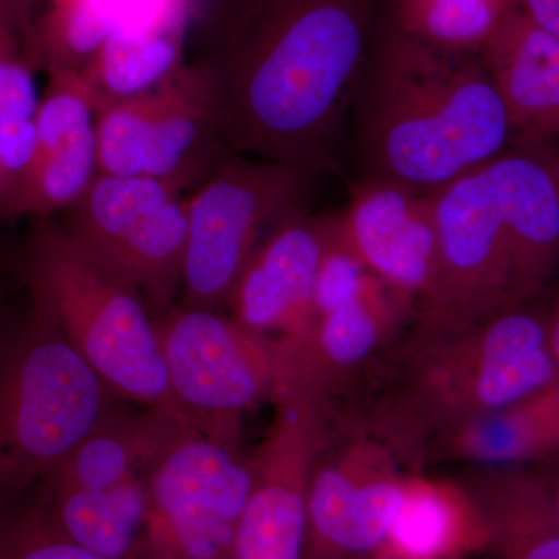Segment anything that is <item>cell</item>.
I'll use <instances>...</instances> for the list:
<instances>
[{"label": "cell", "mask_w": 559, "mask_h": 559, "mask_svg": "<svg viewBox=\"0 0 559 559\" xmlns=\"http://www.w3.org/2000/svg\"><path fill=\"white\" fill-rule=\"evenodd\" d=\"M381 0H212L198 62L224 146L320 175L334 162Z\"/></svg>", "instance_id": "1"}, {"label": "cell", "mask_w": 559, "mask_h": 559, "mask_svg": "<svg viewBox=\"0 0 559 559\" xmlns=\"http://www.w3.org/2000/svg\"><path fill=\"white\" fill-rule=\"evenodd\" d=\"M352 114L366 178L421 193L479 170L520 139L481 53L426 46L380 11Z\"/></svg>", "instance_id": "2"}, {"label": "cell", "mask_w": 559, "mask_h": 559, "mask_svg": "<svg viewBox=\"0 0 559 559\" xmlns=\"http://www.w3.org/2000/svg\"><path fill=\"white\" fill-rule=\"evenodd\" d=\"M430 194L439 272L423 312L433 330L463 333L538 300L543 219L516 179L484 165Z\"/></svg>", "instance_id": "3"}, {"label": "cell", "mask_w": 559, "mask_h": 559, "mask_svg": "<svg viewBox=\"0 0 559 559\" xmlns=\"http://www.w3.org/2000/svg\"><path fill=\"white\" fill-rule=\"evenodd\" d=\"M14 271L27 296L49 312L112 395L179 411L148 305L84 252L64 227L36 221Z\"/></svg>", "instance_id": "4"}, {"label": "cell", "mask_w": 559, "mask_h": 559, "mask_svg": "<svg viewBox=\"0 0 559 559\" xmlns=\"http://www.w3.org/2000/svg\"><path fill=\"white\" fill-rule=\"evenodd\" d=\"M110 395L28 297L0 326V502L39 485L112 409Z\"/></svg>", "instance_id": "5"}, {"label": "cell", "mask_w": 559, "mask_h": 559, "mask_svg": "<svg viewBox=\"0 0 559 559\" xmlns=\"http://www.w3.org/2000/svg\"><path fill=\"white\" fill-rule=\"evenodd\" d=\"M314 173L226 153L186 198L182 282L187 307L229 301L246 263L267 235L308 212Z\"/></svg>", "instance_id": "6"}, {"label": "cell", "mask_w": 559, "mask_h": 559, "mask_svg": "<svg viewBox=\"0 0 559 559\" xmlns=\"http://www.w3.org/2000/svg\"><path fill=\"white\" fill-rule=\"evenodd\" d=\"M252 485V465L216 430L187 419L151 471L132 559H230Z\"/></svg>", "instance_id": "7"}, {"label": "cell", "mask_w": 559, "mask_h": 559, "mask_svg": "<svg viewBox=\"0 0 559 559\" xmlns=\"http://www.w3.org/2000/svg\"><path fill=\"white\" fill-rule=\"evenodd\" d=\"M66 230L110 274L148 305L154 318L170 311L182 282L186 198L162 180L97 173L68 210Z\"/></svg>", "instance_id": "8"}, {"label": "cell", "mask_w": 559, "mask_h": 559, "mask_svg": "<svg viewBox=\"0 0 559 559\" xmlns=\"http://www.w3.org/2000/svg\"><path fill=\"white\" fill-rule=\"evenodd\" d=\"M176 407L194 425L246 411L266 390L270 371L255 334L213 310L186 307L156 320Z\"/></svg>", "instance_id": "9"}, {"label": "cell", "mask_w": 559, "mask_h": 559, "mask_svg": "<svg viewBox=\"0 0 559 559\" xmlns=\"http://www.w3.org/2000/svg\"><path fill=\"white\" fill-rule=\"evenodd\" d=\"M340 216L342 237L367 270L401 296L425 304L439 272L432 194L364 178Z\"/></svg>", "instance_id": "10"}, {"label": "cell", "mask_w": 559, "mask_h": 559, "mask_svg": "<svg viewBox=\"0 0 559 559\" xmlns=\"http://www.w3.org/2000/svg\"><path fill=\"white\" fill-rule=\"evenodd\" d=\"M340 234V213L304 212L267 235L231 289L235 322L255 336L304 325L320 264Z\"/></svg>", "instance_id": "11"}, {"label": "cell", "mask_w": 559, "mask_h": 559, "mask_svg": "<svg viewBox=\"0 0 559 559\" xmlns=\"http://www.w3.org/2000/svg\"><path fill=\"white\" fill-rule=\"evenodd\" d=\"M226 150L215 91L200 62H187L145 92L142 176L182 193L194 189Z\"/></svg>", "instance_id": "12"}, {"label": "cell", "mask_w": 559, "mask_h": 559, "mask_svg": "<svg viewBox=\"0 0 559 559\" xmlns=\"http://www.w3.org/2000/svg\"><path fill=\"white\" fill-rule=\"evenodd\" d=\"M474 356L466 369L473 411L502 415L559 380L549 307L525 301L473 326Z\"/></svg>", "instance_id": "13"}, {"label": "cell", "mask_w": 559, "mask_h": 559, "mask_svg": "<svg viewBox=\"0 0 559 559\" xmlns=\"http://www.w3.org/2000/svg\"><path fill=\"white\" fill-rule=\"evenodd\" d=\"M286 415L260 465L231 544L230 559H308V433Z\"/></svg>", "instance_id": "14"}, {"label": "cell", "mask_w": 559, "mask_h": 559, "mask_svg": "<svg viewBox=\"0 0 559 559\" xmlns=\"http://www.w3.org/2000/svg\"><path fill=\"white\" fill-rule=\"evenodd\" d=\"M194 0H128L90 68L84 70L102 102L156 87L186 62Z\"/></svg>", "instance_id": "15"}, {"label": "cell", "mask_w": 559, "mask_h": 559, "mask_svg": "<svg viewBox=\"0 0 559 559\" xmlns=\"http://www.w3.org/2000/svg\"><path fill=\"white\" fill-rule=\"evenodd\" d=\"M481 58L520 139L559 140V39L513 7Z\"/></svg>", "instance_id": "16"}, {"label": "cell", "mask_w": 559, "mask_h": 559, "mask_svg": "<svg viewBox=\"0 0 559 559\" xmlns=\"http://www.w3.org/2000/svg\"><path fill=\"white\" fill-rule=\"evenodd\" d=\"M406 498L399 481L349 479L334 466L316 469L308 479V559L374 557Z\"/></svg>", "instance_id": "17"}, {"label": "cell", "mask_w": 559, "mask_h": 559, "mask_svg": "<svg viewBox=\"0 0 559 559\" xmlns=\"http://www.w3.org/2000/svg\"><path fill=\"white\" fill-rule=\"evenodd\" d=\"M498 559H559V521L540 474L495 477L476 499Z\"/></svg>", "instance_id": "18"}, {"label": "cell", "mask_w": 559, "mask_h": 559, "mask_svg": "<svg viewBox=\"0 0 559 559\" xmlns=\"http://www.w3.org/2000/svg\"><path fill=\"white\" fill-rule=\"evenodd\" d=\"M128 0H47L33 20L25 57L36 70L50 66L84 72L102 49Z\"/></svg>", "instance_id": "19"}, {"label": "cell", "mask_w": 559, "mask_h": 559, "mask_svg": "<svg viewBox=\"0 0 559 559\" xmlns=\"http://www.w3.org/2000/svg\"><path fill=\"white\" fill-rule=\"evenodd\" d=\"M514 5L509 0H381L382 20L426 46L481 53Z\"/></svg>", "instance_id": "20"}, {"label": "cell", "mask_w": 559, "mask_h": 559, "mask_svg": "<svg viewBox=\"0 0 559 559\" xmlns=\"http://www.w3.org/2000/svg\"><path fill=\"white\" fill-rule=\"evenodd\" d=\"M35 70L20 39L0 27V213L20 190L35 160L39 105Z\"/></svg>", "instance_id": "21"}, {"label": "cell", "mask_w": 559, "mask_h": 559, "mask_svg": "<svg viewBox=\"0 0 559 559\" xmlns=\"http://www.w3.org/2000/svg\"><path fill=\"white\" fill-rule=\"evenodd\" d=\"M97 173V143L92 124L60 148L35 157L20 190L0 216L47 219L58 210L72 207L83 197Z\"/></svg>", "instance_id": "22"}, {"label": "cell", "mask_w": 559, "mask_h": 559, "mask_svg": "<svg viewBox=\"0 0 559 559\" xmlns=\"http://www.w3.org/2000/svg\"><path fill=\"white\" fill-rule=\"evenodd\" d=\"M460 511L436 489H406L380 559H457L466 557Z\"/></svg>", "instance_id": "23"}, {"label": "cell", "mask_w": 559, "mask_h": 559, "mask_svg": "<svg viewBox=\"0 0 559 559\" xmlns=\"http://www.w3.org/2000/svg\"><path fill=\"white\" fill-rule=\"evenodd\" d=\"M0 559H105L73 543L47 510L39 485L0 502Z\"/></svg>", "instance_id": "24"}, {"label": "cell", "mask_w": 559, "mask_h": 559, "mask_svg": "<svg viewBox=\"0 0 559 559\" xmlns=\"http://www.w3.org/2000/svg\"><path fill=\"white\" fill-rule=\"evenodd\" d=\"M47 86L36 110L35 157L60 148L81 131L92 127L97 110V94L86 73L50 66Z\"/></svg>", "instance_id": "25"}, {"label": "cell", "mask_w": 559, "mask_h": 559, "mask_svg": "<svg viewBox=\"0 0 559 559\" xmlns=\"http://www.w3.org/2000/svg\"><path fill=\"white\" fill-rule=\"evenodd\" d=\"M500 417L506 429L499 457L559 462V380Z\"/></svg>", "instance_id": "26"}, {"label": "cell", "mask_w": 559, "mask_h": 559, "mask_svg": "<svg viewBox=\"0 0 559 559\" xmlns=\"http://www.w3.org/2000/svg\"><path fill=\"white\" fill-rule=\"evenodd\" d=\"M380 322L371 288L358 299L318 316V340L323 355L336 366L359 364L373 352Z\"/></svg>", "instance_id": "27"}, {"label": "cell", "mask_w": 559, "mask_h": 559, "mask_svg": "<svg viewBox=\"0 0 559 559\" xmlns=\"http://www.w3.org/2000/svg\"><path fill=\"white\" fill-rule=\"evenodd\" d=\"M38 0H0V27L13 33L24 47L35 20Z\"/></svg>", "instance_id": "28"}, {"label": "cell", "mask_w": 559, "mask_h": 559, "mask_svg": "<svg viewBox=\"0 0 559 559\" xmlns=\"http://www.w3.org/2000/svg\"><path fill=\"white\" fill-rule=\"evenodd\" d=\"M520 9L543 31L559 39V0H520Z\"/></svg>", "instance_id": "29"}, {"label": "cell", "mask_w": 559, "mask_h": 559, "mask_svg": "<svg viewBox=\"0 0 559 559\" xmlns=\"http://www.w3.org/2000/svg\"><path fill=\"white\" fill-rule=\"evenodd\" d=\"M544 481H546L547 491H549V498L551 507H554L555 514H557L559 521V462L554 463L546 474H540Z\"/></svg>", "instance_id": "30"}, {"label": "cell", "mask_w": 559, "mask_h": 559, "mask_svg": "<svg viewBox=\"0 0 559 559\" xmlns=\"http://www.w3.org/2000/svg\"><path fill=\"white\" fill-rule=\"evenodd\" d=\"M549 307L551 347L559 364V288Z\"/></svg>", "instance_id": "31"}, {"label": "cell", "mask_w": 559, "mask_h": 559, "mask_svg": "<svg viewBox=\"0 0 559 559\" xmlns=\"http://www.w3.org/2000/svg\"><path fill=\"white\" fill-rule=\"evenodd\" d=\"M5 261L0 257V326L5 322V319L9 318V312H7L5 304H3V277H5Z\"/></svg>", "instance_id": "32"}, {"label": "cell", "mask_w": 559, "mask_h": 559, "mask_svg": "<svg viewBox=\"0 0 559 559\" xmlns=\"http://www.w3.org/2000/svg\"><path fill=\"white\" fill-rule=\"evenodd\" d=\"M353 559H380L378 557H364V558H353ZM457 559H474V557H468V555H466V557H462V558H457Z\"/></svg>", "instance_id": "33"}, {"label": "cell", "mask_w": 559, "mask_h": 559, "mask_svg": "<svg viewBox=\"0 0 559 559\" xmlns=\"http://www.w3.org/2000/svg\"><path fill=\"white\" fill-rule=\"evenodd\" d=\"M509 2L511 5L518 7V9H520V0H509Z\"/></svg>", "instance_id": "34"}, {"label": "cell", "mask_w": 559, "mask_h": 559, "mask_svg": "<svg viewBox=\"0 0 559 559\" xmlns=\"http://www.w3.org/2000/svg\"><path fill=\"white\" fill-rule=\"evenodd\" d=\"M0 198H2V187H0Z\"/></svg>", "instance_id": "35"}]
</instances>
